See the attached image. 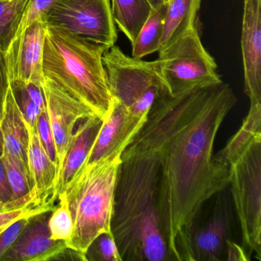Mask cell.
<instances>
[{"mask_svg":"<svg viewBox=\"0 0 261 261\" xmlns=\"http://www.w3.org/2000/svg\"><path fill=\"white\" fill-rule=\"evenodd\" d=\"M237 103L228 84L173 97L164 90L152 108L160 134L158 212L171 260L176 244L206 201L229 186V168L214 155L221 125Z\"/></svg>","mask_w":261,"mask_h":261,"instance_id":"1","label":"cell"},{"mask_svg":"<svg viewBox=\"0 0 261 261\" xmlns=\"http://www.w3.org/2000/svg\"><path fill=\"white\" fill-rule=\"evenodd\" d=\"M160 134L151 108L120 155L111 230L122 261L171 260L158 212Z\"/></svg>","mask_w":261,"mask_h":261,"instance_id":"2","label":"cell"},{"mask_svg":"<svg viewBox=\"0 0 261 261\" xmlns=\"http://www.w3.org/2000/svg\"><path fill=\"white\" fill-rule=\"evenodd\" d=\"M106 47L54 27H47L43 50L45 79L103 119L114 98L103 64Z\"/></svg>","mask_w":261,"mask_h":261,"instance_id":"3","label":"cell"},{"mask_svg":"<svg viewBox=\"0 0 261 261\" xmlns=\"http://www.w3.org/2000/svg\"><path fill=\"white\" fill-rule=\"evenodd\" d=\"M120 155L83 165L58 196L66 200L72 217V233L65 241L68 249L86 256L99 235L112 231Z\"/></svg>","mask_w":261,"mask_h":261,"instance_id":"4","label":"cell"},{"mask_svg":"<svg viewBox=\"0 0 261 261\" xmlns=\"http://www.w3.org/2000/svg\"><path fill=\"white\" fill-rule=\"evenodd\" d=\"M215 158L229 168V186L247 254L261 260V134L231 138Z\"/></svg>","mask_w":261,"mask_h":261,"instance_id":"5","label":"cell"},{"mask_svg":"<svg viewBox=\"0 0 261 261\" xmlns=\"http://www.w3.org/2000/svg\"><path fill=\"white\" fill-rule=\"evenodd\" d=\"M103 64L113 98L123 103L134 118L146 123L155 99L166 90L157 59H134L114 45L103 53Z\"/></svg>","mask_w":261,"mask_h":261,"instance_id":"6","label":"cell"},{"mask_svg":"<svg viewBox=\"0 0 261 261\" xmlns=\"http://www.w3.org/2000/svg\"><path fill=\"white\" fill-rule=\"evenodd\" d=\"M163 83L171 96L222 82L214 58L203 46L197 25L159 51Z\"/></svg>","mask_w":261,"mask_h":261,"instance_id":"7","label":"cell"},{"mask_svg":"<svg viewBox=\"0 0 261 261\" xmlns=\"http://www.w3.org/2000/svg\"><path fill=\"white\" fill-rule=\"evenodd\" d=\"M54 27L107 48L117 40L111 0H56L43 18Z\"/></svg>","mask_w":261,"mask_h":261,"instance_id":"8","label":"cell"},{"mask_svg":"<svg viewBox=\"0 0 261 261\" xmlns=\"http://www.w3.org/2000/svg\"><path fill=\"white\" fill-rule=\"evenodd\" d=\"M224 191L217 194L210 212L195 217L176 244L177 261H219L224 259L231 230V205Z\"/></svg>","mask_w":261,"mask_h":261,"instance_id":"9","label":"cell"},{"mask_svg":"<svg viewBox=\"0 0 261 261\" xmlns=\"http://www.w3.org/2000/svg\"><path fill=\"white\" fill-rule=\"evenodd\" d=\"M47 27L45 19H39L15 38L6 50L7 73L12 87L33 84L42 88Z\"/></svg>","mask_w":261,"mask_h":261,"instance_id":"10","label":"cell"},{"mask_svg":"<svg viewBox=\"0 0 261 261\" xmlns=\"http://www.w3.org/2000/svg\"><path fill=\"white\" fill-rule=\"evenodd\" d=\"M42 90L56 145L58 177L72 139L76 123L95 114L82 102L48 79H45Z\"/></svg>","mask_w":261,"mask_h":261,"instance_id":"11","label":"cell"},{"mask_svg":"<svg viewBox=\"0 0 261 261\" xmlns=\"http://www.w3.org/2000/svg\"><path fill=\"white\" fill-rule=\"evenodd\" d=\"M241 53L244 92L250 105L261 103V0H244Z\"/></svg>","mask_w":261,"mask_h":261,"instance_id":"12","label":"cell"},{"mask_svg":"<svg viewBox=\"0 0 261 261\" xmlns=\"http://www.w3.org/2000/svg\"><path fill=\"white\" fill-rule=\"evenodd\" d=\"M144 123L131 115L127 108L114 99L112 108L103 119L95 141L84 165L121 155Z\"/></svg>","mask_w":261,"mask_h":261,"instance_id":"13","label":"cell"},{"mask_svg":"<svg viewBox=\"0 0 261 261\" xmlns=\"http://www.w3.org/2000/svg\"><path fill=\"white\" fill-rule=\"evenodd\" d=\"M51 212L33 217L23 233L0 261H47L58 259L65 251V241L53 240L48 221Z\"/></svg>","mask_w":261,"mask_h":261,"instance_id":"14","label":"cell"},{"mask_svg":"<svg viewBox=\"0 0 261 261\" xmlns=\"http://www.w3.org/2000/svg\"><path fill=\"white\" fill-rule=\"evenodd\" d=\"M103 123V119L94 115L82 120L73 134L69 146L67 149L62 169L55 185L51 201L58 200V196L63 192L65 186L74 174L83 166L95 141L96 137Z\"/></svg>","mask_w":261,"mask_h":261,"instance_id":"15","label":"cell"},{"mask_svg":"<svg viewBox=\"0 0 261 261\" xmlns=\"http://www.w3.org/2000/svg\"><path fill=\"white\" fill-rule=\"evenodd\" d=\"M27 166L36 200L40 204L54 205L51 201L57 178V165L42 146L37 127L30 128Z\"/></svg>","mask_w":261,"mask_h":261,"instance_id":"16","label":"cell"},{"mask_svg":"<svg viewBox=\"0 0 261 261\" xmlns=\"http://www.w3.org/2000/svg\"><path fill=\"white\" fill-rule=\"evenodd\" d=\"M4 151L27 164L29 131L11 85L7 90L0 118Z\"/></svg>","mask_w":261,"mask_h":261,"instance_id":"17","label":"cell"},{"mask_svg":"<svg viewBox=\"0 0 261 261\" xmlns=\"http://www.w3.org/2000/svg\"><path fill=\"white\" fill-rule=\"evenodd\" d=\"M166 4L167 10L159 51L197 25L201 0H169Z\"/></svg>","mask_w":261,"mask_h":261,"instance_id":"18","label":"cell"},{"mask_svg":"<svg viewBox=\"0 0 261 261\" xmlns=\"http://www.w3.org/2000/svg\"><path fill=\"white\" fill-rule=\"evenodd\" d=\"M111 1L113 18L116 25L133 45L152 13V8L147 0Z\"/></svg>","mask_w":261,"mask_h":261,"instance_id":"19","label":"cell"},{"mask_svg":"<svg viewBox=\"0 0 261 261\" xmlns=\"http://www.w3.org/2000/svg\"><path fill=\"white\" fill-rule=\"evenodd\" d=\"M167 4L152 10L147 20L142 27L137 40L132 45V57L143 59L146 56L159 51L163 36Z\"/></svg>","mask_w":261,"mask_h":261,"instance_id":"20","label":"cell"},{"mask_svg":"<svg viewBox=\"0 0 261 261\" xmlns=\"http://www.w3.org/2000/svg\"><path fill=\"white\" fill-rule=\"evenodd\" d=\"M30 0H0V47L6 51L16 36Z\"/></svg>","mask_w":261,"mask_h":261,"instance_id":"21","label":"cell"},{"mask_svg":"<svg viewBox=\"0 0 261 261\" xmlns=\"http://www.w3.org/2000/svg\"><path fill=\"white\" fill-rule=\"evenodd\" d=\"M0 160L5 169L13 199H19L30 193L33 186L27 164L5 151H3Z\"/></svg>","mask_w":261,"mask_h":261,"instance_id":"22","label":"cell"},{"mask_svg":"<svg viewBox=\"0 0 261 261\" xmlns=\"http://www.w3.org/2000/svg\"><path fill=\"white\" fill-rule=\"evenodd\" d=\"M58 201L59 204L48 218V230L51 239L66 241L72 233V217L65 198L59 196Z\"/></svg>","mask_w":261,"mask_h":261,"instance_id":"23","label":"cell"},{"mask_svg":"<svg viewBox=\"0 0 261 261\" xmlns=\"http://www.w3.org/2000/svg\"><path fill=\"white\" fill-rule=\"evenodd\" d=\"M87 260L122 261L112 231L99 235L86 253Z\"/></svg>","mask_w":261,"mask_h":261,"instance_id":"24","label":"cell"},{"mask_svg":"<svg viewBox=\"0 0 261 261\" xmlns=\"http://www.w3.org/2000/svg\"><path fill=\"white\" fill-rule=\"evenodd\" d=\"M54 208L55 206L53 204H42L33 201L25 205L0 212V234L19 220L32 218L45 212H53Z\"/></svg>","mask_w":261,"mask_h":261,"instance_id":"25","label":"cell"},{"mask_svg":"<svg viewBox=\"0 0 261 261\" xmlns=\"http://www.w3.org/2000/svg\"><path fill=\"white\" fill-rule=\"evenodd\" d=\"M56 1V0H30L21 18L14 39L23 33L34 22L44 18L45 13L53 7Z\"/></svg>","mask_w":261,"mask_h":261,"instance_id":"26","label":"cell"},{"mask_svg":"<svg viewBox=\"0 0 261 261\" xmlns=\"http://www.w3.org/2000/svg\"><path fill=\"white\" fill-rule=\"evenodd\" d=\"M14 91L16 100L23 116L25 124L30 128L37 127L38 120L41 113L40 108L30 98L28 94L22 88H12Z\"/></svg>","mask_w":261,"mask_h":261,"instance_id":"27","label":"cell"},{"mask_svg":"<svg viewBox=\"0 0 261 261\" xmlns=\"http://www.w3.org/2000/svg\"><path fill=\"white\" fill-rule=\"evenodd\" d=\"M33 218H22L16 221L0 234V259L23 233Z\"/></svg>","mask_w":261,"mask_h":261,"instance_id":"28","label":"cell"},{"mask_svg":"<svg viewBox=\"0 0 261 261\" xmlns=\"http://www.w3.org/2000/svg\"><path fill=\"white\" fill-rule=\"evenodd\" d=\"M37 131L42 146L45 148L50 158L56 163V145H55L54 137L50 126L47 111H43L39 116L37 123Z\"/></svg>","mask_w":261,"mask_h":261,"instance_id":"29","label":"cell"},{"mask_svg":"<svg viewBox=\"0 0 261 261\" xmlns=\"http://www.w3.org/2000/svg\"><path fill=\"white\" fill-rule=\"evenodd\" d=\"M10 85L6 61V51L0 47V114H2L4 100Z\"/></svg>","mask_w":261,"mask_h":261,"instance_id":"30","label":"cell"},{"mask_svg":"<svg viewBox=\"0 0 261 261\" xmlns=\"http://www.w3.org/2000/svg\"><path fill=\"white\" fill-rule=\"evenodd\" d=\"M12 88H22L27 92V94H28L30 98L40 108L41 111H46L45 95H44L42 88L37 86V85H33V84L23 85V86L12 87Z\"/></svg>","mask_w":261,"mask_h":261,"instance_id":"31","label":"cell"},{"mask_svg":"<svg viewBox=\"0 0 261 261\" xmlns=\"http://www.w3.org/2000/svg\"><path fill=\"white\" fill-rule=\"evenodd\" d=\"M227 260L248 261L250 260V256L247 255L243 247L237 244L230 239L227 241V248H226Z\"/></svg>","mask_w":261,"mask_h":261,"instance_id":"32","label":"cell"},{"mask_svg":"<svg viewBox=\"0 0 261 261\" xmlns=\"http://www.w3.org/2000/svg\"><path fill=\"white\" fill-rule=\"evenodd\" d=\"M13 194L6 175L5 169L0 160V201H13Z\"/></svg>","mask_w":261,"mask_h":261,"instance_id":"33","label":"cell"},{"mask_svg":"<svg viewBox=\"0 0 261 261\" xmlns=\"http://www.w3.org/2000/svg\"><path fill=\"white\" fill-rule=\"evenodd\" d=\"M33 201H36L37 202V201L36 200V194H35L33 189L28 195L22 197V198H19V199L5 201V202L0 201V212H5V211L10 210V209L16 208V207L25 205V204H29V203Z\"/></svg>","mask_w":261,"mask_h":261,"instance_id":"34","label":"cell"},{"mask_svg":"<svg viewBox=\"0 0 261 261\" xmlns=\"http://www.w3.org/2000/svg\"><path fill=\"white\" fill-rule=\"evenodd\" d=\"M152 10H156L159 7L164 4V0H147Z\"/></svg>","mask_w":261,"mask_h":261,"instance_id":"35","label":"cell"},{"mask_svg":"<svg viewBox=\"0 0 261 261\" xmlns=\"http://www.w3.org/2000/svg\"><path fill=\"white\" fill-rule=\"evenodd\" d=\"M0 118H1V114H0ZM3 151H4V140H3L2 132L0 129V156L2 155Z\"/></svg>","mask_w":261,"mask_h":261,"instance_id":"36","label":"cell"},{"mask_svg":"<svg viewBox=\"0 0 261 261\" xmlns=\"http://www.w3.org/2000/svg\"><path fill=\"white\" fill-rule=\"evenodd\" d=\"M169 0H164L165 4H166V3L169 2Z\"/></svg>","mask_w":261,"mask_h":261,"instance_id":"37","label":"cell"}]
</instances>
